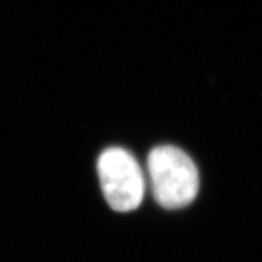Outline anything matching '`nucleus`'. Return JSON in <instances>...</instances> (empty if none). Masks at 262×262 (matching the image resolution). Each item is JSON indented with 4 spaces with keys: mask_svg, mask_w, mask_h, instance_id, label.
<instances>
[{
    "mask_svg": "<svg viewBox=\"0 0 262 262\" xmlns=\"http://www.w3.org/2000/svg\"><path fill=\"white\" fill-rule=\"evenodd\" d=\"M97 170L103 195L113 210L127 212L139 208L145 195V178L130 152L120 147L104 149Z\"/></svg>",
    "mask_w": 262,
    "mask_h": 262,
    "instance_id": "2",
    "label": "nucleus"
},
{
    "mask_svg": "<svg viewBox=\"0 0 262 262\" xmlns=\"http://www.w3.org/2000/svg\"><path fill=\"white\" fill-rule=\"evenodd\" d=\"M150 188L163 208L181 209L194 201L199 189V173L187 153L175 146H159L147 159Z\"/></svg>",
    "mask_w": 262,
    "mask_h": 262,
    "instance_id": "1",
    "label": "nucleus"
}]
</instances>
